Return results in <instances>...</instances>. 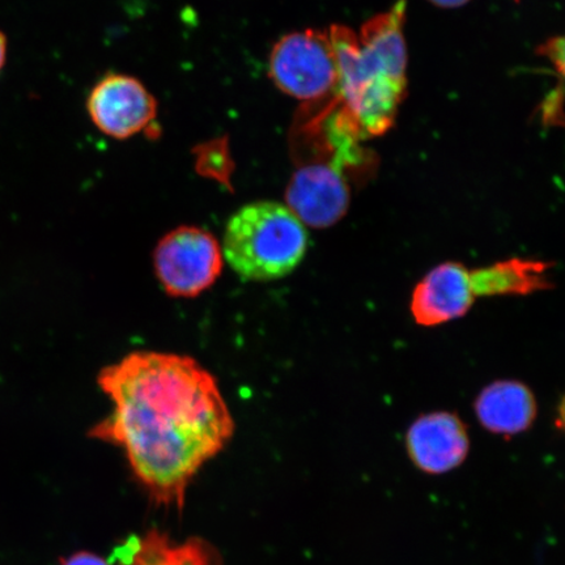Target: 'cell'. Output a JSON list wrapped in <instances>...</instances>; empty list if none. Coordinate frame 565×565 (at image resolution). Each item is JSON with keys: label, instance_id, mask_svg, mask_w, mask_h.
Masks as SVG:
<instances>
[{"label": "cell", "instance_id": "2", "mask_svg": "<svg viewBox=\"0 0 565 565\" xmlns=\"http://www.w3.org/2000/svg\"><path fill=\"white\" fill-rule=\"evenodd\" d=\"M406 2L366 23L356 34L344 25L330 28L339 79L335 94L344 104L350 136L380 137L395 121L407 88V47L404 35Z\"/></svg>", "mask_w": 565, "mask_h": 565}, {"label": "cell", "instance_id": "6", "mask_svg": "<svg viewBox=\"0 0 565 565\" xmlns=\"http://www.w3.org/2000/svg\"><path fill=\"white\" fill-rule=\"evenodd\" d=\"M153 266L169 296L193 299L221 277L223 250L211 232L183 225L160 239L153 252Z\"/></svg>", "mask_w": 565, "mask_h": 565}, {"label": "cell", "instance_id": "12", "mask_svg": "<svg viewBox=\"0 0 565 565\" xmlns=\"http://www.w3.org/2000/svg\"><path fill=\"white\" fill-rule=\"evenodd\" d=\"M61 565H111L110 563L103 559L102 556L96 554L87 553V551H82V553H76L63 559Z\"/></svg>", "mask_w": 565, "mask_h": 565}, {"label": "cell", "instance_id": "8", "mask_svg": "<svg viewBox=\"0 0 565 565\" xmlns=\"http://www.w3.org/2000/svg\"><path fill=\"white\" fill-rule=\"evenodd\" d=\"M350 202V188L335 162L298 169L286 190V206L307 228L333 227L348 214Z\"/></svg>", "mask_w": 565, "mask_h": 565}, {"label": "cell", "instance_id": "9", "mask_svg": "<svg viewBox=\"0 0 565 565\" xmlns=\"http://www.w3.org/2000/svg\"><path fill=\"white\" fill-rule=\"evenodd\" d=\"M406 449L420 471L429 476L447 475L459 468L469 456L468 428L454 413L422 415L407 430Z\"/></svg>", "mask_w": 565, "mask_h": 565}, {"label": "cell", "instance_id": "1", "mask_svg": "<svg viewBox=\"0 0 565 565\" xmlns=\"http://www.w3.org/2000/svg\"><path fill=\"white\" fill-rule=\"evenodd\" d=\"M97 384L113 407L89 437L125 451L154 504L181 511L198 471L235 434L216 379L193 358L136 351L105 366Z\"/></svg>", "mask_w": 565, "mask_h": 565}, {"label": "cell", "instance_id": "7", "mask_svg": "<svg viewBox=\"0 0 565 565\" xmlns=\"http://www.w3.org/2000/svg\"><path fill=\"white\" fill-rule=\"evenodd\" d=\"M92 122L105 136L129 139L158 116V102L137 77L109 74L92 88L87 100Z\"/></svg>", "mask_w": 565, "mask_h": 565}, {"label": "cell", "instance_id": "13", "mask_svg": "<svg viewBox=\"0 0 565 565\" xmlns=\"http://www.w3.org/2000/svg\"><path fill=\"white\" fill-rule=\"evenodd\" d=\"M428 2L444 10H455L470 3L471 0H428Z\"/></svg>", "mask_w": 565, "mask_h": 565}, {"label": "cell", "instance_id": "10", "mask_svg": "<svg viewBox=\"0 0 565 565\" xmlns=\"http://www.w3.org/2000/svg\"><path fill=\"white\" fill-rule=\"evenodd\" d=\"M477 419L494 435L514 436L533 426L539 414L535 395L515 380H499L487 385L475 402Z\"/></svg>", "mask_w": 565, "mask_h": 565}, {"label": "cell", "instance_id": "14", "mask_svg": "<svg viewBox=\"0 0 565 565\" xmlns=\"http://www.w3.org/2000/svg\"><path fill=\"white\" fill-rule=\"evenodd\" d=\"M7 60V38L6 34L0 31V73H2V70L6 65Z\"/></svg>", "mask_w": 565, "mask_h": 565}, {"label": "cell", "instance_id": "5", "mask_svg": "<svg viewBox=\"0 0 565 565\" xmlns=\"http://www.w3.org/2000/svg\"><path fill=\"white\" fill-rule=\"evenodd\" d=\"M268 74L282 94L301 102H316L335 94L339 70L330 32H292L274 45Z\"/></svg>", "mask_w": 565, "mask_h": 565}, {"label": "cell", "instance_id": "3", "mask_svg": "<svg viewBox=\"0 0 565 565\" xmlns=\"http://www.w3.org/2000/svg\"><path fill=\"white\" fill-rule=\"evenodd\" d=\"M309 235L286 204L259 201L233 214L225 227L223 253L239 278H286L307 256Z\"/></svg>", "mask_w": 565, "mask_h": 565}, {"label": "cell", "instance_id": "11", "mask_svg": "<svg viewBox=\"0 0 565 565\" xmlns=\"http://www.w3.org/2000/svg\"><path fill=\"white\" fill-rule=\"evenodd\" d=\"M111 565H222L221 554L202 539L174 543L167 533L152 529L143 536H130L116 547Z\"/></svg>", "mask_w": 565, "mask_h": 565}, {"label": "cell", "instance_id": "4", "mask_svg": "<svg viewBox=\"0 0 565 565\" xmlns=\"http://www.w3.org/2000/svg\"><path fill=\"white\" fill-rule=\"evenodd\" d=\"M518 260L491 267L489 270L471 271L459 263H444L424 275L412 296V315L420 327L434 328L468 315L479 295L494 292H520L513 275L520 273Z\"/></svg>", "mask_w": 565, "mask_h": 565}]
</instances>
